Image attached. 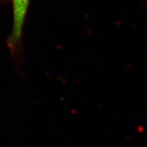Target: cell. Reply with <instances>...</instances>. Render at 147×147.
<instances>
[{"label": "cell", "instance_id": "6da1fadb", "mask_svg": "<svg viewBox=\"0 0 147 147\" xmlns=\"http://www.w3.org/2000/svg\"><path fill=\"white\" fill-rule=\"evenodd\" d=\"M30 0H12V29L8 45L15 52L21 42L23 26Z\"/></svg>", "mask_w": 147, "mask_h": 147}]
</instances>
